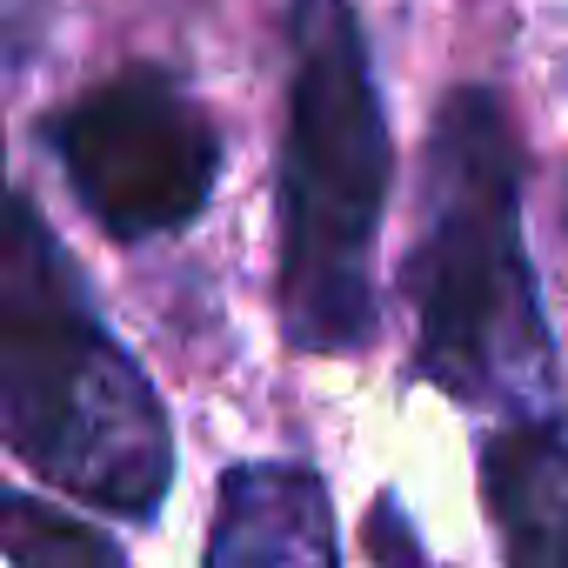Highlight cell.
Masks as SVG:
<instances>
[{
    "instance_id": "obj_1",
    "label": "cell",
    "mask_w": 568,
    "mask_h": 568,
    "mask_svg": "<svg viewBox=\"0 0 568 568\" xmlns=\"http://www.w3.org/2000/svg\"><path fill=\"white\" fill-rule=\"evenodd\" d=\"M408 302L435 388L508 422H561L555 335L521 241V148L488 88H455L435 114Z\"/></svg>"
},
{
    "instance_id": "obj_6",
    "label": "cell",
    "mask_w": 568,
    "mask_h": 568,
    "mask_svg": "<svg viewBox=\"0 0 568 568\" xmlns=\"http://www.w3.org/2000/svg\"><path fill=\"white\" fill-rule=\"evenodd\" d=\"M481 501L508 568H568V435L561 422H508L481 448Z\"/></svg>"
},
{
    "instance_id": "obj_7",
    "label": "cell",
    "mask_w": 568,
    "mask_h": 568,
    "mask_svg": "<svg viewBox=\"0 0 568 568\" xmlns=\"http://www.w3.org/2000/svg\"><path fill=\"white\" fill-rule=\"evenodd\" d=\"M0 561L8 568H128L114 535L21 488H0Z\"/></svg>"
},
{
    "instance_id": "obj_4",
    "label": "cell",
    "mask_w": 568,
    "mask_h": 568,
    "mask_svg": "<svg viewBox=\"0 0 568 568\" xmlns=\"http://www.w3.org/2000/svg\"><path fill=\"white\" fill-rule=\"evenodd\" d=\"M48 148L81 207L114 241H154L187 227L221 174L214 121L168 68H128L48 121Z\"/></svg>"
},
{
    "instance_id": "obj_2",
    "label": "cell",
    "mask_w": 568,
    "mask_h": 568,
    "mask_svg": "<svg viewBox=\"0 0 568 568\" xmlns=\"http://www.w3.org/2000/svg\"><path fill=\"white\" fill-rule=\"evenodd\" d=\"M0 435L61 495L154 521L174 435L154 382L94 315L88 281L28 194L0 181Z\"/></svg>"
},
{
    "instance_id": "obj_8",
    "label": "cell",
    "mask_w": 568,
    "mask_h": 568,
    "mask_svg": "<svg viewBox=\"0 0 568 568\" xmlns=\"http://www.w3.org/2000/svg\"><path fill=\"white\" fill-rule=\"evenodd\" d=\"M362 548H368L375 568H442V561L422 548V535H415V521H408V508H402L395 495H375V508H368V521H362Z\"/></svg>"
},
{
    "instance_id": "obj_5",
    "label": "cell",
    "mask_w": 568,
    "mask_h": 568,
    "mask_svg": "<svg viewBox=\"0 0 568 568\" xmlns=\"http://www.w3.org/2000/svg\"><path fill=\"white\" fill-rule=\"evenodd\" d=\"M207 568H342L328 481L308 462H234L214 495Z\"/></svg>"
},
{
    "instance_id": "obj_3",
    "label": "cell",
    "mask_w": 568,
    "mask_h": 568,
    "mask_svg": "<svg viewBox=\"0 0 568 568\" xmlns=\"http://www.w3.org/2000/svg\"><path fill=\"white\" fill-rule=\"evenodd\" d=\"M281 134V328L302 355L375 342V247L395 141L348 0H295Z\"/></svg>"
}]
</instances>
